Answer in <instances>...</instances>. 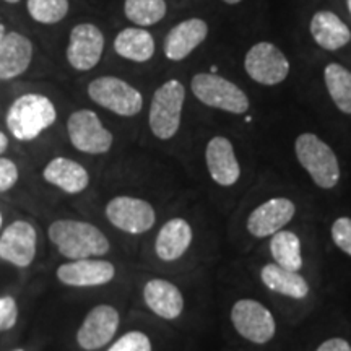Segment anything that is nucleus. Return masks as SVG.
<instances>
[{
  "instance_id": "f257e3e1",
  "label": "nucleus",
  "mask_w": 351,
  "mask_h": 351,
  "mask_svg": "<svg viewBox=\"0 0 351 351\" xmlns=\"http://www.w3.org/2000/svg\"><path fill=\"white\" fill-rule=\"evenodd\" d=\"M49 241L60 256L70 261H83L106 256L109 239L98 226L80 219H57L47 230Z\"/></svg>"
},
{
  "instance_id": "f03ea898",
  "label": "nucleus",
  "mask_w": 351,
  "mask_h": 351,
  "mask_svg": "<svg viewBox=\"0 0 351 351\" xmlns=\"http://www.w3.org/2000/svg\"><path fill=\"white\" fill-rule=\"evenodd\" d=\"M57 109L47 96L39 93L21 95L7 111V127L20 142H32L56 124Z\"/></svg>"
},
{
  "instance_id": "7ed1b4c3",
  "label": "nucleus",
  "mask_w": 351,
  "mask_h": 351,
  "mask_svg": "<svg viewBox=\"0 0 351 351\" xmlns=\"http://www.w3.org/2000/svg\"><path fill=\"white\" fill-rule=\"evenodd\" d=\"M295 155L298 163L309 174L315 186L330 191L340 182V163L335 152L327 142L313 132L298 135L295 142Z\"/></svg>"
},
{
  "instance_id": "20e7f679",
  "label": "nucleus",
  "mask_w": 351,
  "mask_h": 351,
  "mask_svg": "<svg viewBox=\"0 0 351 351\" xmlns=\"http://www.w3.org/2000/svg\"><path fill=\"white\" fill-rule=\"evenodd\" d=\"M184 103H186V86L182 85V82L171 78L156 88L148 111V125L158 140H171L176 137L181 127Z\"/></svg>"
},
{
  "instance_id": "39448f33",
  "label": "nucleus",
  "mask_w": 351,
  "mask_h": 351,
  "mask_svg": "<svg viewBox=\"0 0 351 351\" xmlns=\"http://www.w3.org/2000/svg\"><path fill=\"white\" fill-rule=\"evenodd\" d=\"M191 90L202 104L219 111L245 114L251 108V99L244 90L228 78L215 73H195L191 80Z\"/></svg>"
},
{
  "instance_id": "423d86ee",
  "label": "nucleus",
  "mask_w": 351,
  "mask_h": 351,
  "mask_svg": "<svg viewBox=\"0 0 351 351\" xmlns=\"http://www.w3.org/2000/svg\"><path fill=\"white\" fill-rule=\"evenodd\" d=\"M88 96L98 106L122 117H134L143 109V96L137 88L114 75L95 78L88 85Z\"/></svg>"
},
{
  "instance_id": "0eeeda50",
  "label": "nucleus",
  "mask_w": 351,
  "mask_h": 351,
  "mask_svg": "<svg viewBox=\"0 0 351 351\" xmlns=\"http://www.w3.org/2000/svg\"><path fill=\"white\" fill-rule=\"evenodd\" d=\"M231 324L244 340L254 345H265L274 340L276 322L271 311L261 301L244 298L231 307Z\"/></svg>"
},
{
  "instance_id": "6e6552de",
  "label": "nucleus",
  "mask_w": 351,
  "mask_h": 351,
  "mask_svg": "<svg viewBox=\"0 0 351 351\" xmlns=\"http://www.w3.org/2000/svg\"><path fill=\"white\" fill-rule=\"evenodd\" d=\"M67 134L73 148L86 155H104L114 143L111 130L104 127L98 114L91 109H78L70 114Z\"/></svg>"
},
{
  "instance_id": "1a4fd4ad",
  "label": "nucleus",
  "mask_w": 351,
  "mask_h": 351,
  "mask_svg": "<svg viewBox=\"0 0 351 351\" xmlns=\"http://www.w3.org/2000/svg\"><path fill=\"white\" fill-rule=\"evenodd\" d=\"M244 70L258 85L276 86L288 78L289 60L274 43L261 41L245 52Z\"/></svg>"
},
{
  "instance_id": "9d476101",
  "label": "nucleus",
  "mask_w": 351,
  "mask_h": 351,
  "mask_svg": "<svg viewBox=\"0 0 351 351\" xmlns=\"http://www.w3.org/2000/svg\"><path fill=\"white\" fill-rule=\"evenodd\" d=\"M106 218L114 228L127 234H143L156 223V212L150 202L130 195H117L108 202Z\"/></svg>"
},
{
  "instance_id": "9b49d317",
  "label": "nucleus",
  "mask_w": 351,
  "mask_h": 351,
  "mask_svg": "<svg viewBox=\"0 0 351 351\" xmlns=\"http://www.w3.org/2000/svg\"><path fill=\"white\" fill-rule=\"evenodd\" d=\"M104 34L93 23L73 26L67 44V60L78 72H88L99 64L104 52Z\"/></svg>"
},
{
  "instance_id": "f8f14e48",
  "label": "nucleus",
  "mask_w": 351,
  "mask_h": 351,
  "mask_svg": "<svg viewBox=\"0 0 351 351\" xmlns=\"http://www.w3.org/2000/svg\"><path fill=\"white\" fill-rule=\"evenodd\" d=\"M121 324L119 311L111 304H98L86 314L77 332V343L85 351H96L114 339Z\"/></svg>"
},
{
  "instance_id": "ddd939ff",
  "label": "nucleus",
  "mask_w": 351,
  "mask_h": 351,
  "mask_svg": "<svg viewBox=\"0 0 351 351\" xmlns=\"http://www.w3.org/2000/svg\"><path fill=\"white\" fill-rule=\"evenodd\" d=\"M36 228L25 219H16L0 234V258L19 269H26L36 257Z\"/></svg>"
},
{
  "instance_id": "4468645a",
  "label": "nucleus",
  "mask_w": 351,
  "mask_h": 351,
  "mask_svg": "<svg viewBox=\"0 0 351 351\" xmlns=\"http://www.w3.org/2000/svg\"><path fill=\"white\" fill-rule=\"evenodd\" d=\"M295 202L288 197H274L252 210L245 226L254 238H270L275 232L282 231L295 218Z\"/></svg>"
},
{
  "instance_id": "2eb2a0df",
  "label": "nucleus",
  "mask_w": 351,
  "mask_h": 351,
  "mask_svg": "<svg viewBox=\"0 0 351 351\" xmlns=\"http://www.w3.org/2000/svg\"><path fill=\"white\" fill-rule=\"evenodd\" d=\"M56 275L65 287L93 288L111 283L116 276V267L101 258H83V261L62 263Z\"/></svg>"
},
{
  "instance_id": "dca6fc26",
  "label": "nucleus",
  "mask_w": 351,
  "mask_h": 351,
  "mask_svg": "<svg viewBox=\"0 0 351 351\" xmlns=\"http://www.w3.org/2000/svg\"><path fill=\"white\" fill-rule=\"evenodd\" d=\"M205 163L210 178L221 187H231L239 181L241 165L230 138L217 135L208 140L205 148Z\"/></svg>"
},
{
  "instance_id": "f3484780",
  "label": "nucleus",
  "mask_w": 351,
  "mask_h": 351,
  "mask_svg": "<svg viewBox=\"0 0 351 351\" xmlns=\"http://www.w3.org/2000/svg\"><path fill=\"white\" fill-rule=\"evenodd\" d=\"M208 36V23L202 19H187L169 29L163 43L166 59L181 62Z\"/></svg>"
},
{
  "instance_id": "a211bd4d",
  "label": "nucleus",
  "mask_w": 351,
  "mask_h": 351,
  "mask_svg": "<svg viewBox=\"0 0 351 351\" xmlns=\"http://www.w3.org/2000/svg\"><path fill=\"white\" fill-rule=\"evenodd\" d=\"M33 43L19 32L5 33L0 39V80H13L29 69Z\"/></svg>"
},
{
  "instance_id": "6ab92c4d",
  "label": "nucleus",
  "mask_w": 351,
  "mask_h": 351,
  "mask_svg": "<svg viewBox=\"0 0 351 351\" xmlns=\"http://www.w3.org/2000/svg\"><path fill=\"white\" fill-rule=\"evenodd\" d=\"M143 301L153 314L165 320H176L184 311L181 289L165 278H152L145 283Z\"/></svg>"
},
{
  "instance_id": "aec40b11",
  "label": "nucleus",
  "mask_w": 351,
  "mask_h": 351,
  "mask_svg": "<svg viewBox=\"0 0 351 351\" xmlns=\"http://www.w3.org/2000/svg\"><path fill=\"white\" fill-rule=\"evenodd\" d=\"M194 241L191 223L184 218H171L161 226L155 239V252L163 262L181 258Z\"/></svg>"
},
{
  "instance_id": "412c9836",
  "label": "nucleus",
  "mask_w": 351,
  "mask_h": 351,
  "mask_svg": "<svg viewBox=\"0 0 351 351\" xmlns=\"http://www.w3.org/2000/svg\"><path fill=\"white\" fill-rule=\"evenodd\" d=\"M309 32L319 47L330 52L341 49L351 41L348 25L330 10L315 12L311 19Z\"/></svg>"
},
{
  "instance_id": "4be33fe9",
  "label": "nucleus",
  "mask_w": 351,
  "mask_h": 351,
  "mask_svg": "<svg viewBox=\"0 0 351 351\" xmlns=\"http://www.w3.org/2000/svg\"><path fill=\"white\" fill-rule=\"evenodd\" d=\"M44 181L59 187L65 194L75 195L90 186V174L80 163L65 156L52 158L43 171Z\"/></svg>"
},
{
  "instance_id": "5701e85b",
  "label": "nucleus",
  "mask_w": 351,
  "mask_h": 351,
  "mask_svg": "<svg viewBox=\"0 0 351 351\" xmlns=\"http://www.w3.org/2000/svg\"><path fill=\"white\" fill-rule=\"evenodd\" d=\"M114 51L122 59L130 62L143 64L152 60L156 52V43L153 34L147 28H124L114 38Z\"/></svg>"
},
{
  "instance_id": "b1692460",
  "label": "nucleus",
  "mask_w": 351,
  "mask_h": 351,
  "mask_svg": "<svg viewBox=\"0 0 351 351\" xmlns=\"http://www.w3.org/2000/svg\"><path fill=\"white\" fill-rule=\"evenodd\" d=\"M261 280L270 291L293 300H304L309 295V283L300 271H293L276 263H265L261 269Z\"/></svg>"
},
{
  "instance_id": "393cba45",
  "label": "nucleus",
  "mask_w": 351,
  "mask_h": 351,
  "mask_svg": "<svg viewBox=\"0 0 351 351\" xmlns=\"http://www.w3.org/2000/svg\"><path fill=\"white\" fill-rule=\"evenodd\" d=\"M270 254L276 265L300 271L302 269L301 239L295 231L282 230L270 236Z\"/></svg>"
},
{
  "instance_id": "a878e982",
  "label": "nucleus",
  "mask_w": 351,
  "mask_h": 351,
  "mask_svg": "<svg viewBox=\"0 0 351 351\" xmlns=\"http://www.w3.org/2000/svg\"><path fill=\"white\" fill-rule=\"evenodd\" d=\"M324 82L339 111L351 116V72L341 64L330 62L324 69Z\"/></svg>"
},
{
  "instance_id": "bb28decb",
  "label": "nucleus",
  "mask_w": 351,
  "mask_h": 351,
  "mask_svg": "<svg viewBox=\"0 0 351 351\" xmlns=\"http://www.w3.org/2000/svg\"><path fill=\"white\" fill-rule=\"evenodd\" d=\"M166 13H168L166 0H125L124 2L125 19L138 28L158 25L165 20Z\"/></svg>"
},
{
  "instance_id": "cd10ccee",
  "label": "nucleus",
  "mask_w": 351,
  "mask_h": 351,
  "mask_svg": "<svg viewBox=\"0 0 351 351\" xmlns=\"http://www.w3.org/2000/svg\"><path fill=\"white\" fill-rule=\"evenodd\" d=\"M29 16L41 25H56L67 16L69 0H28Z\"/></svg>"
},
{
  "instance_id": "c85d7f7f",
  "label": "nucleus",
  "mask_w": 351,
  "mask_h": 351,
  "mask_svg": "<svg viewBox=\"0 0 351 351\" xmlns=\"http://www.w3.org/2000/svg\"><path fill=\"white\" fill-rule=\"evenodd\" d=\"M108 351H153V346L150 337L147 333L132 330L114 341Z\"/></svg>"
},
{
  "instance_id": "c756f323",
  "label": "nucleus",
  "mask_w": 351,
  "mask_h": 351,
  "mask_svg": "<svg viewBox=\"0 0 351 351\" xmlns=\"http://www.w3.org/2000/svg\"><path fill=\"white\" fill-rule=\"evenodd\" d=\"M332 241L341 252L351 257V218L340 217L333 221L332 230Z\"/></svg>"
},
{
  "instance_id": "7c9ffc66",
  "label": "nucleus",
  "mask_w": 351,
  "mask_h": 351,
  "mask_svg": "<svg viewBox=\"0 0 351 351\" xmlns=\"http://www.w3.org/2000/svg\"><path fill=\"white\" fill-rule=\"evenodd\" d=\"M19 320V306L12 296H0V332L15 327Z\"/></svg>"
},
{
  "instance_id": "2f4dec72",
  "label": "nucleus",
  "mask_w": 351,
  "mask_h": 351,
  "mask_svg": "<svg viewBox=\"0 0 351 351\" xmlns=\"http://www.w3.org/2000/svg\"><path fill=\"white\" fill-rule=\"evenodd\" d=\"M19 168L8 158L0 156V192H7L19 182Z\"/></svg>"
},
{
  "instance_id": "473e14b6",
  "label": "nucleus",
  "mask_w": 351,
  "mask_h": 351,
  "mask_svg": "<svg viewBox=\"0 0 351 351\" xmlns=\"http://www.w3.org/2000/svg\"><path fill=\"white\" fill-rule=\"evenodd\" d=\"M315 351H351V345L345 339L333 337V339L322 341Z\"/></svg>"
},
{
  "instance_id": "72a5a7b5",
  "label": "nucleus",
  "mask_w": 351,
  "mask_h": 351,
  "mask_svg": "<svg viewBox=\"0 0 351 351\" xmlns=\"http://www.w3.org/2000/svg\"><path fill=\"white\" fill-rule=\"evenodd\" d=\"M7 148H8V138L7 135L0 130V155H3V153L7 152Z\"/></svg>"
},
{
  "instance_id": "f704fd0d",
  "label": "nucleus",
  "mask_w": 351,
  "mask_h": 351,
  "mask_svg": "<svg viewBox=\"0 0 351 351\" xmlns=\"http://www.w3.org/2000/svg\"><path fill=\"white\" fill-rule=\"evenodd\" d=\"M223 2L228 3V5H238V3L243 2V0H223Z\"/></svg>"
},
{
  "instance_id": "c9c22d12",
  "label": "nucleus",
  "mask_w": 351,
  "mask_h": 351,
  "mask_svg": "<svg viewBox=\"0 0 351 351\" xmlns=\"http://www.w3.org/2000/svg\"><path fill=\"white\" fill-rule=\"evenodd\" d=\"M5 33H7V32H5V26L0 23V39L5 36Z\"/></svg>"
},
{
  "instance_id": "e433bc0d",
  "label": "nucleus",
  "mask_w": 351,
  "mask_h": 351,
  "mask_svg": "<svg viewBox=\"0 0 351 351\" xmlns=\"http://www.w3.org/2000/svg\"><path fill=\"white\" fill-rule=\"evenodd\" d=\"M3 2H7V3H19V2H21V0H3Z\"/></svg>"
},
{
  "instance_id": "4c0bfd02",
  "label": "nucleus",
  "mask_w": 351,
  "mask_h": 351,
  "mask_svg": "<svg viewBox=\"0 0 351 351\" xmlns=\"http://www.w3.org/2000/svg\"><path fill=\"white\" fill-rule=\"evenodd\" d=\"M346 5H348V10L351 13V0H346Z\"/></svg>"
},
{
  "instance_id": "58836bf2",
  "label": "nucleus",
  "mask_w": 351,
  "mask_h": 351,
  "mask_svg": "<svg viewBox=\"0 0 351 351\" xmlns=\"http://www.w3.org/2000/svg\"><path fill=\"white\" fill-rule=\"evenodd\" d=\"M2 223H3V218H2V213H0V226H2Z\"/></svg>"
},
{
  "instance_id": "ea45409f",
  "label": "nucleus",
  "mask_w": 351,
  "mask_h": 351,
  "mask_svg": "<svg viewBox=\"0 0 351 351\" xmlns=\"http://www.w3.org/2000/svg\"><path fill=\"white\" fill-rule=\"evenodd\" d=\"M16 351H21V350H16Z\"/></svg>"
}]
</instances>
